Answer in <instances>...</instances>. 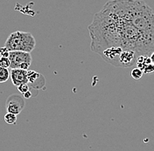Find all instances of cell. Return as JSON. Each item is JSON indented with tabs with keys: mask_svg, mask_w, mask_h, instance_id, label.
I'll return each instance as SVG.
<instances>
[{
	"mask_svg": "<svg viewBox=\"0 0 154 151\" xmlns=\"http://www.w3.org/2000/svg\"><path fill=\"white\" fill-rule=\"evenodd\" d=\"M88 30L90 49L101 54L110 47L151 56L154 51V12L143 0H110L94 16Z\"/></svg>",
	"mask_w": 154,
	"mask_h": 151,
	"instance_id": "1",
	"label": "cell"
},
{
	"mask_svg": "<svg viewBox=\"0 0 154 151\" xmlns=\"http://www.w3.org/2000/svg\"><path fill=\"white\" fill-rule=\"evenodd\" d=\"M36 46V40L33 35L27 32L17 31L11 33L7 38L5 47L11 51H21L32 53Z\"/></svg>",
	"mask_w": 154,
	"mask_h": 151,
	"instance_id": "2",
	"label": "cell"
},
{
	"mask_svg": "<svg viewBox=\"0 0 154 151\" xmlns=\"http://www.w3.org/2000/svg\"><path fill=\"white\" fill-rule=\"evenodd\" d=\"M9 59L11 61L10 68L23 69V70H28L32 60L31 53L21 52V51L10 52Z\"/></svg>",
	"mask_w": 154,
	"mask_h": 151,
	"instance_id": "3",
	"label": "cell"
},
{
	"mask_svg": "<svg viewBox=\"0 0 154 151\" xmlns=\"http://www.w3.org/2000/svg\"><path fill=\"white\" fill-rule=\"evenodd\" d=\"M25 98L20 95H10L6 101V110L7 113H11L19 115L25 107Z\"/></svg>",
	"mask_w": 154,
	"mask_h": 151,
	"instance_id": "4",
	"label": "cell"
},
{
	"mask_svg": "<svg viewBox=\"0 0 154 151\" xmlns=\"http://www.w3.org/2000/svg\"><path fill=\"white\" fill-rule=\"evenodd\" d=\"M28 75V86L30 88L36 90L44 89L46 86V79L41 74H38L35 71H27Z\"/></svg>",
	"mask_w": 154,
	"mask_h": 151,
	"instance_id": "5",
	"label": "cell"
},
{
	"mask_svg": "<svg viewBox=\"0 0 154 151\" xmlns=\"http://www.w3.org/2000/svg\"><path fill=\"white\" fill-rule=\"evenodd\" d=\"M28 70H23V69H11V79L12 81V84L16 86L17 87L22 84H27L28 83V75H27Z\"/></svg>",
	"mask_w": 154,
	"mask_h": 151,
	"instance_id": "6",
	"label": "cell"
},
{
	"mask_svg": "<svg viewBox=\"0 0 154 151\" xmlns=\"http://www.w3.org/2000/svg\"><path fill=\"white\" fill-rule=\"evenodd\" d=\"M151 64H152L151 57L147 56V55H141V56L137 57V62H136V66L137 68H139L140 70L144 71L146 69V67L150 66Z\"/></svg>",
	"mask_w": 154,
	"mask_h": 151,
	"instance_id": "7",
	"label": "cell"
},
{
	"mask_svg": "<svg viewBox=\"0 0 154 151\" xmlns=\"http://www.w3.org/2000/svg\"><path fill=\"white\" fill-rule=\"evenodd\" d=\"M10 77H11V73L9 69L0 66V83L6 82L9 80Z\"/></svg>",
	"mask_w": 154,
	"mask_h": 151,
	"instance_id": "8",
	"label": "cell"
},
{
	"mask_svg": "<svg viewBox=\"0 0 154 151\" xmlns=\"http://www.w3.org/2000/svg\"><path fill=\"white\" fill-rule=\"evenodd\" d=\"M4 119H5V122L7 123V124L14 125V124H16V122H17V119L18 118H17V115L14 114V113H6L5 115V117H4Z\"/></svg>",
	"mask_w": 154,
	"mask_h": 151,
	"instance_id": "9",
	"label": "cell"
},
{
	"mask_svg": "<svg viewBox=\"0 0 154 151\" xmlns=\"http://www.w3.org/2000/svg\"><path fill=\"white\" fill-rule=\"evenodd\" d=\"M131 77L134 79V80H140L143 75H144V73H143V71L142 70H140L139 68H137V67H135L134 69L131 71Z\"/></svg>",
	"mask_w": 154,
	"mask_h": 151,
	"instance_id": "10",
	"label": "cell"
},
{
	"mask_svg": "<svg viewBox=\"0 0 154 151\" xmlns=\"http://www.w3.org/2000/svg\"><path fill=\"white\" fill-rule=\"evenodd\" d=\"M11 61L9 57H0V66L5 68H10Z\"/></svg>",
	"mask_w": 154,
	"mask_h": 151,
	"instance_id": "11",
	"label": "cell"
},
{
	"mask_svg": "<svg viewBox=\"0 0 154 151\" xmlns=\"http://www.w3.org/2000/svg\"><path fill=\"white\" fill-rule=\"evenodd\" d=\"M18 89H19L20 94L24 95V94H26L27 91L30 90V86H28V84H22V85H20L18 86Z\"/></svg>",
	"mask_w": 154,
	"mask_h": 151,
	"instance_id": "12",
	"label": "cell"
},
{
	"mask_svg": "<svg viewBox=\"0 0 154 151\" xmlns=\"http://www.w3.org/2000/svg\"><path fill=\"white\" fill-rule=\"evenodd\" d=\"M10 54V51L5 47H1L0 48V56L1 57H9Z\"/></svg>",
	"mask_w": 154,
	"mask_h": 151,
	"instance_id": "13",
	"label": "cell"
},
{
	"mask_svg": "<svg viewBox=\"0 0 154 151\" xmlns=\"http://www.w3.org/2000/svg\"><path fill=\"white\" fill-rule=\"evenodd\" d=\"M23 96H24V98H25V99H29V98H31V97L32 96V93H31V91L29 90V91H27L26 94H24Z\"/></svg>",
	"mask_w": 154,
	"mask_h": 151,
	"instance_id": "14",
	"label": "cell"
},
{
	"mask_svg": "<svg viewBox=\"0 0 154 151\" xmlns=\"http://www.w3.org/2000/svg\"><path fill=\"white\" fill-rule=\"evenodd\" d=\"M151 59H152V64H154V51L152 52V53L151 54Z\"/></svg>",
	"mask_w": 154,
	"mask_h": 151,
	"instance_id": "15",
	"label": "cell"
}]
</instances>
